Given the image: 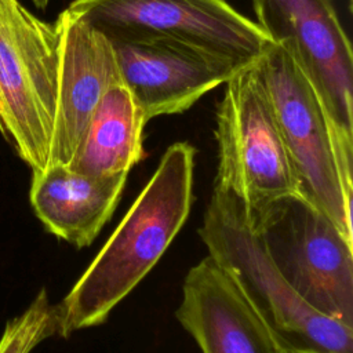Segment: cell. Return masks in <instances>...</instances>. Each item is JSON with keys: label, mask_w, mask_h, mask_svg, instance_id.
Returning <instances> with one entry per match:
<instances>
[{"label": "cell", "mask_w": 353, "mask_h": 353, "mask_svg": "<svg viewBox=\"0 0 353 353\" xmlns=\"http://www.w3.org/2000/svg\"><path fill=\"white\" fill-rule=\"evenodd\" d=\"M196 149L175 142L92 262L57 305L58 334L102 324L143 280L186 222Z\"/></svg>", "instance_id": "obj_1"}, {"label": "cell", "mask_w": 353, "mask_h": 353, "mask_svg": "<svg viewBox=\"0 0 353 353\" xmlns=\"http://www.w3.org/2000/svg\"><path fill=\"white\" fill-rule=\"evenodd\" d=\"M199 234L237 283L283 349L353 353V327L313 309L288 284L250 225L243 203L214 185Z\"/></svg>", "instance_id": "obj_2"}, {"label": "cell", "mask_w": 353, "mask_h": 353, "mask_svg": "<svg viewBox=\"0 0 353 353\" xmlns=\"http://www.w3.org/2000/svg\"><path fill=\"white\" fill-rule=\"evenodd\" d=\"M301 193L353 241V145L342 141L288 47L273 43L255 62Z\"/></svg>", "instance_id": "obj_3"}, {"label": "cell", "mask_w": 353, "mask_h": 353, "mask_svg": "<svg viewBox=\"0 0 353 353\" xmlns=\"http://www.w3.org/2000/svg\"><path fill=\"white\" fill-rule=\"evenodd\" d=\"M245 215L298 295L324 316L353 327V241L301 192Z\"/></svg>", "instance_id": "obj_4"}, {"label": "cell", "mask_w": 353, "mask_h": 353, "mask_svg": "<svg viewBox=\"0 0 353 353\" xmlns=\"http://www.w3.org/2000/svg\"><path fill=\"white\" fill-rule=\"evenodd\" d=\"M58 68L57 23L0 0V131L32 172L48 165Z\"/></svg>", "instance_id": "obj_5"}, {"label": "cell", "mask_w": 353, "mask_h": 353, "mask_svg": "<svg viewBox=\"0 0 353 353\" xmlns=\"http://www.w3.org/2000/svg\"><path fill=\"white\" fill-rule=\"evenodd\" d=\"M216 109L215 183L230 190L252 214L301 183L273 117L255 63L223 84Z\"/></svg>", "instance_id": "obj_6"}, {"label": "cell", "mask_w": 353, "mask_h": 353, "mask_svg": "<svg viewBox=\"0 0 353 353\" xmlns=\"http://www.w3.org/2000/svg\"><path fill=\"white\" fill-rule=\"evenodd\" d=\"M68 8L103 34H164L243 66L273 44L256 22L226 0H73Z\"/></svg>", "instance_id": "obj_7"}, {"label": "cell", "mask_w": 353, "mask_h": 353, "mask_svg": "<svg viewBox=\"0 0 353 353\" xmlns=\"http://www.w3.org/2000/svg\"><path fill=\"white\" fill-rule=\"evenodd\" d=\"M256 23L288 47L338 137L353 145V51L332 0H252Z\"/></svg>", "instance_id": "obj_8"}, {"label": "cell", "mask_w": 353, "mask_h": 353, "mask_svg": "<svg viewBox=\"0 0 353 353\" xmlns=\"http://www.w3.org/2000/svg\"><path fill=\"white\" fill-rule=\"evenodd\" d=\"M106 37L113 47L121 81L146 121L183 113L247 68L164 34L117 33Z\"/></svg>", "instance_id": "obj_9"}, {"label": "cell", "mask_w": 353, "mask_h": 353, "mask_svg": "<svg viewBox=\"0 0 353 353\" xmlns=\"http://www.w3.org/2000/svg\"><path fill=\"white\" fill-rule=\"evenodd\" d=\"M55 23L59 68L48 165L68 167L101 98L121 77L113 47L101 30L69 8Z\"/></svg>", "instance_id": "obj_10"}, {"label": "cell", "mask_w": 353, "mask_h": 353, "mask_svg": "<svg viewBox=\"0 0 353 353\" xmlns=\"http://www.w3.org/2000/svg\"><path fill=\"white\" fill-rule=\"evenodd\" d=\"M175 316L201 353H284L233 277L210 255L189 269Z\"/></svg>", "instance_id": "obj_11"}, {"label": "cell", "mask_w": 353, "mask_h": 353, "mask_svg": "<svg viewBox=\"0 0 353 353\" xmlns=\"http://www.w3.org/2000/svg\"><path fill=\"white\" fill-rule=\"evenodd\" d=\"M127 175H85L65 165H48L32 172L30 203L50 233L83 248L113 215Z\"/></svg>", "instance_id": "obj_12"}, {"label": "cell", "mask_w": 353, "mask_h": 353, "mask_svg": "<svg viewBox=\"0 0 353 353\" xmlns=\"http://www.w3.org/2000/svg\"><path fill=\"white\" fill-rule=\"evenodd\" d=\"M142 110L123 81L101 98L68 168L85 175L128 174L143 156Z\"/></svg>", "instance_id": "obj_13"}, {"label": "cell", "mask_w": 353, "mask_h": 353, "mask_svg": "<svg viewBox=\"0 0 353 353\" xmlns=\"http://www.w3.org/2000/svg\"><path fill=\"white\" fill-rule=\"evenodd\" d=\"M58 334L57 306L51 305L41 290L29 307L12 319L0 339V353H30L43 339Z\"/></svg>", "instance_id": "obj_14"}, {"label": "cell", "mask_w": 353, "mask_h": 353, "mask_svg": "<svg viewBox=\"0 0 353 353\" xmlns=\"http://www.w3.org/2000/svg\"><path fill=\"white\" fill-rule=\"evenodd\" d=\"M284 353H327L316 349H285Z\"/></svg>", "instance_id": "obj_15"}, {"label": "cell", "mask_w": 353, "mask_h": 353, "mask_svg": "<svg viewBox=\"0 0 353 353\" xmlns=\"http://www.w3.org/2000/svg\"><path fill=\"white\" fill-rule=\"evenodd\" d=\"M32 3L34 4L36 8H39V10H46L47 6H48V3H50V0H32Z\"/></svg>", "instance_id": "obj_16"}]
</instances>
